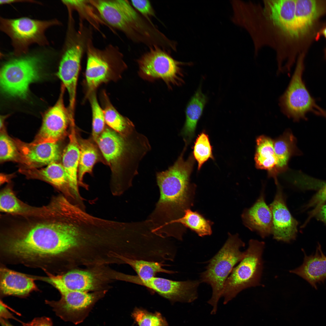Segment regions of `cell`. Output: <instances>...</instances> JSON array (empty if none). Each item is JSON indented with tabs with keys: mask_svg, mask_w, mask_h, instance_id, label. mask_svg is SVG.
<instances>
[{
	"mask_svg": "<svg viewBox=\"0 0 326 326\" xmlns=\"http://www.w3.org/2000/svg\"><path fill=\"white\" fill-rule=\"evenodd\" d=\"M303 261L299 267L289 271L303 279L315 289L318 285L326 280V256L318 244L314 253L307 255L302 249Z\"/></svg>",
	"mask_w": 326,
	"mask_h": 326,
	"instance_id": "obj_21",
	"label": "cell"
},
{
	"mask_svg": "<svg viewBox=\"0 0 326 326\" xmlns=\"http://www.w3.org/2000/svg\"><path fill=\"white\" fill-rule=\"evenodd\" d=\"M65 89L62 85L57 101L44 114L41 126L33 143L58 142L65 135L69 125L74 123L64 104Z\"/></svg>",
	"mask_w": 326,
	"mask_h": 326,
	"instance_id": "obj_15",
	"label": "cell"
},
{
	"mask_svg": "<svg viewBox=\"0 0 326 326\" xmlns=\"http://www.w3.org/2000/svg\"><path fill=\"white\" fill-rule=\"evenodd\" d=\"M81 31H67L64 47L59 63L57 75L68 93L69 107L74 110L76 88L81 61L88 37Z\"/></svg>",
	"mask_w": 326,
	"mask_h": 326,
	"instance_id": "obj_10",
	"label": "cell"
},
{
	"mask_svg": "<svg viewBox=\"0 0 326 326\" xmlns=\"http://www.w3.org/2000/svg\"><path fill=\"white\" fill-rule=\"evenodd\" d=\"M137 62L139 75L145 80L161 79L168 87L183 82L180 66L184 63L175 60L170 52L159 47H150L149 50L138 59Z\"/></svg>",
	"mask_w": 326,
	"mask_h": 326,
	"instance_id": "obj_11",
	"label": "cell"
},
{
	"mask_svg": "<svg viewBox=\"0 0 326 326\" xmlns=\"http://www.w3.org/2000/svg\"><path fill=\"white\" fill-rule=\"evenodd\" d=\"M20 156V161L29 169L46 166L61 159L62 153L58 142L39 143L14 140Z\"/></svg>",
	"mask_w": 326,
	"mask_h": 326,
	"instance_id": "obj_17",
	"label": "cell"
},
{
	"mask_svg": "<svg viewBox=\"0 0 326 326\" xmlns=\"http://www.w3.org/2000/svg\"><path fill=\"white\" fill-rule=\"evenodd\" d=\"M123 281L145 286L172 302H191L198 297L199 280L176 281L154 277L141 280L137 275L124 274Z\"/></svg>",
	"mask_w": 326,
	"mask_h": 326,
	"instance_id": "obj_13",
	"label": "cell"
},
{
	"mask_svg": "<svg viewBox=\"0 0 326 326\" xmlns=\"http://www.w3.org/2000/svg\"><path fill=\"white\" fill-rule=\"evenodd\" d=\"M321 36H324L326 39V26L323 27L318 33L315 38L316 39L318 40ZM325 56L326 57V49L325 50Z\"/></svg>",
	"mask_w": 326,
	"mask_h": 326,
	"instance_id": "obj_42",
	"label": "cell"
},
{
	"mask_svg": "<svg viewBox=\"0 0 326 326\" xmlns=\"http://www.w3.org/2000/svg\"><path fill=\"white\" fill-rule=\"evenodd\" d=\"M0 208L2 212L13 214L26 213L27 211L10 187H7L1 192Z\"/></svg>",
	"mask_w": 326,
	"mask_h": 326,
	"instance_id": "obj_33",
	"label": "cell"
},
{
	"mask_svg": "<svg viewBox=\"0 0 326 326\" xmlns=\"http://www.w3.org/2000/svg\"><path fill=\"white\" fill-rule=\"evenodd\" d=\"M254 161L256 167L267 170L268 176L272 177L277 162L274 148L273 140L264 135H261L256 140Z\"/></svg>",
	"mask_w": 326,
	"mask_h": 326,
	"instance_id": "obj_29",
	"label": "cell"
},
{
	"mask_svg": "<svg viewBox=\"0 0 326 326\" xmlns=\"http://www.w3.org/2000/svg\"><path fill=\"white\" fill-rule=\"evenodd\" d=\"M35 278L2 267L0 271V289L3 296H24L37 287Z\"/></svg>",
	"mask_w": 326,
	"mask_h": 326,
	"instance_id": "obj_22",
	"label": "cell"
},
{
	"mask_svg": "<svg viewBox=\"0 0 326 326\" xmlns=\"http://www.w3.org/2000/svg\"><path fill=\"white\" fill-rule=\"evenodd\" d=\"M80 150L79 144L74 129V125L71 126L69 135V142L62 154V164L67 173L72 193L75 200L76 205L84 209L85 206L84 199L81 196L78 189V172Z\"/></svg>",
	"mask_w": 326,
	"mask_h": 326,
	"instance_id": "obj_18",
	"label": "cell"
},
{
	"mask_svg": "<svg viewBox=\"0 0 326 326\" xmlns=\"http://www.w3.org/2000/svg\"><path fill=\"white\" fill-rule=\"evenodd\" d=\"M326 200V184L314 196L308 205V206H315L313 212H318Z\"/></svg>",
	"mask_w": 326,
	"mask_h": 326,
	"instance_id": "obj_38",
	"label": "cell"
},
{
	"mask_svg": "<svg viewBox=\"0 0 326 326\" xmlns=\"http://www.w3.org/2000/svg\"><path fill=\"white\" fill-rule=\"evenodd\" d=\"M60 24L56 19L40 20L27 17L8 19L1 17L0 19V30L11 39L15 56L27 54L29 47L32 44L48 45L49 41L45 35L46 30Z\"/></svg>",
	"mask_w": 326,
	"mask_h": 326,
	"instance_id": "obj_9",
	"label": "cell"
},
{
	"mask_svg": "<svg viewBox=\"0 0 326 326\" xmlns=\"http://www.w3.org/2000/svg\"><path fill=\"white\" fill-rule=\"evenodd\" d=\"M1 322L2 326H13L3 318H1Z\"/></svg>",
	"mask_w": 326,
	"mask_h": 326,
	"instance_id": "obj_44",
	"label": "cell"
},
{
	"mask_svg": "<svg viewBox=\"0 0 326 326\" xmlns=\"http://www.w3.org/2000/svg\"><path fill=\"white\" fill-rule=\"evenodd\" d=\"M245 246L238 234H229L222 247L208 261L206 270L200 274L201 282L210 285L212 289L211 297L207 302L213 307L212 314L217 311L226 280L235 266L245 256V251L241 250Z\"/></svg>",
	"mask_w": 326,
	"mask_h": 326,
	"instance_id": "obj_5",
	"label": "cell"
},
{
	"mask_svg": "<svg viewBox=\"0 0 326 326\" xmlns=\"http://www.w3.org/2000/svg\"><path fill=\"white\" fill-rule=\"evenodd\" d=\"M232 21L245 29L251 38L254 54L264 46L275 51L277 65L292 58L297 43L294 22L276 18L269 14L261 2L238 1L233 8Z\"/></svg>",
	"mask_w": 326,
	"mask_h": 326,
	"instance_id": "obj_3",
	"label": "cell"
},
{
	"mask_svg": "<svg viewBox=\"0 0 326 326\" xmlns=\"http://www.w3.org/2000/svg\"><path fill=\"white\" fill-rule=\"evenodd\" d=\"M45 272L48 277L44 280L53 286L60 293L66 291L88 292L96 288L95 277L87 271L73 270L56 275Z\"/></svg>",
	"mask_w": 326,
	"mask_h": 326,
	"instance_id": "obj_20",
	"label": "cell"
},
{
	"mask_svg": "<svg viewBox=\"0 0 326 326\" xmlns=\"http://www.w3.org/2000/svg\"><path fill=\"white\" fill-rule=\"evenodd\" d=\"M96 142L112 171L110 191L116 194L123 193L132 185L121 171L123 166L127 161L143 157L149 147L147 139L136 132L125 137L106 128Z\"/></svg>",
	"mask_w": 326,
	"mask_h": 326,
	"instance_id": "obj_4",
	"label": "cell"
},
{
	"mask_svg": "<svg viewBox=\"0 0 326 326\" xmlns=\"http://www.w3.org/2000/svg\"><path fill=\"white\" fill-rule=\"evenodd\" d=\"M274 148L277 164L273 178L277 180L278 174L285 171L293 156L299 153L296 146V140L290 130H286L273 140Z\"/></svg>",
	"mask_w": 326,
	"mask_h": 326,
	"instance_id": "obj_26",
	"label": "cell"
},
{
	"mask_svg": "<svg viewBox=\"0 0 326 326\" xmlns=\"http://www.w3.org/2000/svg\"><path fill=\"white\" fill-rule=\"evenodd\" d=\"M106 94L103 91L101 96L105 123L111 129L123 136L127 137L134 134L136 131L133 123L117 111Z\"/></svg>",
	"mask_w": 326,
	"mask_h": 326,
	"instance_id": "obj_28",
	"label": "cell"
},
{
	"mask_svg": "<svg viewBox=\"0 0 326 326\" xmlns=\"http://www.w3.org/2000/svg\"><path fill=\"white\" fill-rule=\"evenodd\" d=\"M263 241L251 239L242 260L235 266L225 282L222 297L225 304L240 292L260 285L263 268Z\"/></svg>",
	"mask_w": 326,
	"mask_h": 326,
	"instance_id": "obj_7",
	"label": "cell"
},
{
	"mask_svg": "<svg viewBox=\"0 0 326 326\" xmlns=\"http://www.w3.org/2000/svg\"><path fill=\"white\" fill-rule=\"evenodd\" d=\"M317 213L318 219L326 224V205H323Z\"/></svg>",
	"mask_w": 326,
	"mask_h": 326,
	"instance_id": "obj_41",
	"label": "cell"
},
{
	"mask_svg": "<svg viewBox=\"0 0 326 326\" xmlns=\"http://www.w3.org/2000/svg\"><path fill=\"white\" fill-rule=\"evenodd\" d=\"M119 259L122 263L130 265L137 273L138 278L141 280H146L155 277L158 273L171 274L177 272L163 268L165 265L162 262L131 259L121 256Z\"/></svg>",
	"mask_w": 326,
	"mask_h": 326,
	"instance_id": "obj_30",
	"label": "cell"
},
{
	"mask_svg": "<svg viewBox=\"0 0 326 326\" xmlns=\"http://www.w3.org/2000/svg\"><path fill=\"white\" fill-rule=\"evenodd\" d=\"M86 50L85 80L88 97L102 84L119 78L127 66L123 55L116 46L110 44L99 49L94 46L89 37Z\"/></svg>",
	"mask_w": 326,
	"mask_h": 326,
	"instance_id": "obj_6",
	"label": "cell"
},
{
	"mask_svg": "<svg viewBox=\"0 0 326 326\" xmlns=\"http://www.w3.org/2000/svg\"><path fill=\"white\" fill-rule=\"evenodd\" d=\"M15 57L1 68V88L8 96L24 98L30 85L40 78L42 59L39 55L28 53Z\"/></svg>",
	"mask_w": 326,
	"mask_h": 326,
	"instance_id": "obj_8",
	"label": "cell"
},
{
	"mask_svg": "<svg viewBox=\"0 0 326 326\" xmlns=\"http://www.w3.org/2000/svg\"><path fill=\"white\" fill-rule=\"evenodd\" d=\"M35 213L39 219L3 236L4 261L56 271L80 245L76 227L63 202L52 203Z\"/></svg>",
	"mask_w": 326,
	"mask_h": 326,
	"instance_id": "obj_1",
	"label": "cell"
},
{
	"mask_svg": "<svg viewBox=\"0 0 326 326\" xmlns=\"http://www.w3.org/2000/svg\"><path fill=\"white\" fill-rule=\"evenodd\" d=\"M4 131H1L0 136V161H20L19 154L15 142Z\"/></svg>",
	"mask_w": 326,
	"mask_h": 326,
	"instance_id": "obj_36",
	"label": "cell"
},
{
	"mask_svg": "<svg viewBox=\"0 0 326 326\" xmlns=\"http://www.w3.org/2000/svg\"><path fill=\"white\" fill-rule=\"evenodd\" d=\"M60 293L61 298L59 301L46 300V302L60 318L75 324L84 320L95 303L103 295L76 291H66Z\"/></svg>",
	"mask_w": 326,
	"mask_h": 326,
	"instance_id": "obj_14",
	"label": "cell"
},
{
	"mask_svg": "<svg viewBox=\"0 0 326 326\" xmlns=\"http://www.w3.org/2000/svg\"><path fill=\"white\" fill-rule=\"evenodd\" d=\"M207 98L200 87L197 90L187 104L185 110L186 121L181 132L187 145L194 136L197 122L207 102Z\"/></svg>",
	"mask_w": 326,
	"mask_h": 326,
	"instance_id": "obj_25",
	"label": "cell"
},
{
	"mask_svg": "<svg viewBox=\"0 0 326 326\" xmlns=\"http://www.w3.org/2000/svg\"><path fill=\"white\" fill-rule=\"evenodd\" d=\"M5 304L1 301L0 302V316L2 318H11L12 315L8 310Z\"/></svg>",
	"mask_w": 326,
	"mask_h": 326,
	"instance_id": "obj_40",
	"label": "cell"
},
{
	"mask_svg": "<svg viewBox=\"0 0 326 326\" xmlns=\"http://www.w3.org/2000/svg\"><path fill=\"white\" fill-rule=\"evenodd\" d=\"M193 156L198 163L200 170L203 165L209 159H214L212 146L208 135L204 132L199 134L193 146Z\"/></svg>",
	"mask_w": 326,
	"mask_h": 326,
	"instance_id": "obj_32",
	"label": "cell"
},
{
	"mask_svg": "<svg viewBox=\"0 0 326 326\" xmlns=\"http://www.w3.org/2000/svg\"><path fill=\"white\" fill-rule=\"evenodd\" d=\"M276 186L274 198L269 206L272 217L271 234L277 241L289 243L296 238L298 222L287 206L281 186L279 184Z\"/></svg>",
	"mask_w": 326,
	"mask_h": 326,
	"instance_id": "obj_16",
	"label": "cell"
},
{
	"mask_svg": "<svg viewBox=\"0 0 326 326\" xmlns=\"http://www.w3.org/2000/svg\"><path fill=\"white\" fill-rule=\"evenodd\" d=\"M241 218L246 227L257 232L262 238H264L271 234L272 214L265 201L264 187L254 204L244 210Z\"/></svg>",
	"mask_w": 326,
	"mask_h": 326,
	"instance_id": "obj_19",
	"label": "cell"
},
{
	"mask_svg": "<svg viewBox=\"0 0 326 326\" xmlns=\"http://www.w3.org/2000/svg\"><path fill=\"white\" fill-rule=\"evenodd\" d=\"M88 97L92 113V135L96 141L105 129L104 114L103 109L98 103L95 92Z\"/></svg>",
	"mask_w": 326,
	"mask_h": 326,
	"instance_id": "obj_35",
	"label": "cell"
},
{
	"mask_svg": "<svg viewBox=\"0 0 326 326\" xmlns=\"http://www.w3.org/2000/svg\"><path fill=\"white\" fill-rule=\"evenodd\" d=\"M304 58L303 53L299 56L289 84L279 100L283 113L296 121L306 119V114L314 113L318 107L302 79Z\"/></svg>",
	"mask_w": 326,
	"mask_h": 326,
	"instance_id": "obj_12",
	"label": "cell"
},
{
	"mask_svg": "<svg viewBox=\"0 0 326 326\" xmlns=\"http://www.w3.org/2000/svg\"><path fill=\"white\" fill-rule=\"evenodd\" d=\"M177 223L189 228L200 237L210 235L212 233L210 222L198 212L189 209L185 211L183 216Z\"/></svg>",
	"mask_w": 326,
	"mask_h": 326,
	"instance_id": "obj_31",
	"label": "cell"
},
{
	"mask_svg": "<svg viewBox=\"0 0 326 326\" xmlns=\"http://www.w3.org/2000/svg\"><path fill=\"white\" fill-rule=\"evenodd\" d=\"M80 155L78 172V186L88 190V185L83 181L86 173L91 174L94 165L101 161V157L96 145L91 141L79 139H78Z\"/></svg>",
	"mask_w": 326,
	"mask_h": 326,
	"instance_id": "obj_27",
	"label": "cell"
},
{
	"mask_svg": "<svg viewBox=\"0 0 326 326\" xmlns=\"http://www.w3.org/2000/svg\"><path fill=\"white\" fill-rule=\"evenodd\" d=\"M318 1L296 0V21L300 39L309 32L316 20L326 12V6Z\"/></svg>",
	"mask_w": 326,
	"mask_h": 326,
	"instance_id": "obj_24",
	"label": "cell"
},
{
	"mask_svg": "<svg viewBox=\"0 0 326 326\" xmlns=\"http://www.w3.org/2000/svg\"><path fill=\"white\" fill-rule=\"evenodd\" d=\"M131 5L140 13L142 16L148 21L152 22L150 18L155 17V11L150 1L147 0H132Z\"/></svg>",
	"mask_w": 326,
	"mask_h": 326,
	"instance_id": "obj_37",
	"label": "cell"
},
{
	"mask_svg": "<svg viewBox=\"0 0 326 326\" xmlns=\"http://www.w3.org/2000/svg\"><path fill=\"white\" fill-rule=\"evenodd\" d=\"M23 171L29 176L40 179L50 183L61 191L71 203L75 205L67 173L62 164L55 162L43 168H27Z\"/></svg>",
	"mask_w": 326,
	"mask_h": 326,
	"instance_id": "obj_23",
	"label": "cell"
},
{
	"mask_svg": "<svg viewBox=\"0 0 326 326\" xmlns=\"http://www.w3.org/2000/svg\"><path fill=\"white\" fill-rule=\"evenodd\" d=\"M183 151L172 166L158 172L156 181L160 192L155 208L147 219L153 231L167 238L176 239L181 236L183 226L177 221L191 204L190 174L194 163L192 155L185 160Z\"/></svg>",
	"mask_w": 326,
	"mask_h": 326,
	"instance_id": "obj_2",
	"label": "cell"
},
{
	"mask_svg": "<svg viewBox=\"0 0 326 326\" xmlns=\"http://www.w3.org/2000/svg\"><path fill=\"white\" fill-rule=\"evenodd\" d=\"M23 326H53L51 320L46 317L36 318L29 323L23 324Z\"/></svg>",
	"mask_w": 326,
	"mask_h": 326,
	"instance_id": "obj_39",
	"label": "cell"
},
{
	"mask_svg": "<svg viewBox=\"0 0 326 326\" xmlns=\"http://www.w3.org/2000/svg\"><path fill=\"white\" fill-rule=\"evenodd\" d=\"M131 316L138 326H168L166 319L158 312L152 313L136 308Z\"/></svg>",
	"mask_w": 326,
	"mask_h": 326,
	"instance_id": "obj_34",
	"label": "cell"
},
{
	"mask_svg": "<svg viewBox=\"0 0 326 326\" xmlns=\"http://www.w3.org/2000/svg\"><path fill=\"white\" fill-rule=\"evenodd\" d=\"M314 113L316 115L323 116L326 118V110L322 109L318 106L317 107Z\"/></svg>",
	"mask_w": 326,
	"mask_h": 326,
	"instance_id": "obj_43",
	"label": "cell"
}]
</instances>
